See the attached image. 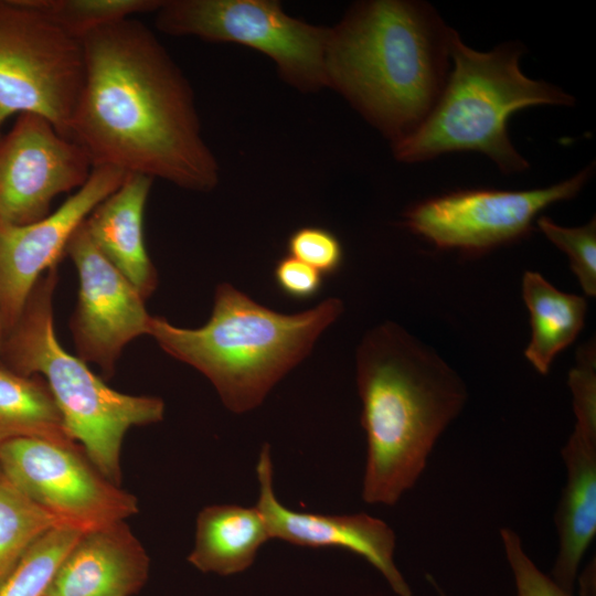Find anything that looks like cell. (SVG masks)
I'll list each match as a JSON object with an SVG mask.
<instances>
[{
    "instance_id": "obj_18",
    "label": "cell",
    "mask_w": 596,
    "mask_h": 596,
    "mask_svg": "<svg viewBox=\"0 0 596 596\" xmlns=\"http://www.w3.org/2000/svg\"><path fill=\"white\" fill-rule=\"evenodd\" d=\"M270 540L256 507L211 504L196 517L194 545L188 561L203 573L222 576L247 570L259 547Z\"/></svg>"
},
{
    "instance_id": "obj_20",
    "label": "cell",
    "mask_w": 596,
    "mask_h": 596,
    "mask_svg": "<svg viewBox=\"0 0 596 596\" xmlns=\"http://www.w3.org/2000/svg\"><path fill=\"white\" fill-rule=\"evenodd\" d=\"M73 441L45 380L0 365V444L14 438Z\"/></svg>"
},
{
    "instance_id": "obj_19",
    "label": "cell",
    "mask_w": 596,
    "mask_h": 596,
    "mask_svg": "<svg viewBox=\"0 0 596 596\" xmlns=\"http://www.w3.org/2000/svg\"><path fill=\"white\" fill-rule=\"evenodd\" d=\"M522 297L530 315L531 339L524 355L546 375L555 356L566 349L584 327L587 301L554 287L540 273L525 272Z\"/></svg>"
},
{
    "instance_id": "obj_22",
    "label": "cell",
    "mask_w": 596,
    "mask_h": 596,
    "mask_svg": "<svg viewBox=\"0 0 596 596\" xmlns=\"http://www.w3.org/2000/svg\"><path fill=\"white\" fill-rule=\"evenodd\" d=\"M83 532L58 524L40 536L0 586V596H45L62 560Z\"/></svg>"
},
{
    "instance_id": "obj_12",
    "label": "cell",
    "mask_w": 596,
    "mask_h": 596,
    "mask_svg": "<svg viewBox=\"0 0 596 596\" xmlns=\"http://www.w3.org/2000/svg\"><path fill=\"white\" fill-rule=\"evenodd\" d=\"M78 274L79 289L70 320L77 356L111 377L123 349L149 333L151 317L131 283L94 245L85 221L65 251Z\"/></svg>"
},
{
    "instance_id": "obj_1",
    "label": "cell",
    "mask_w": 596,
    "mask_h": 596,
    "mask_svg": "<svg viewBox=\"0 0 596 596\" xmlns=\"http://www.w3.org/2000/svg\"><path fill=\"white\" fill-rule=\"evenodd\" d=\"M81 41L85 78L70 139L93 168L213 190L220 169L203 139L192 88L155 33L129 18Z\"/></svg>"
},
{
    "instance_id": "obj_14",
    "label": "cell",
    "mask_w": 596,
    "mask_h": 596,
    "mask_svg": "<svg viewBox=\"0 0 596 596\" xmlns=\"http://www.w3.org/2000/svg\"><path fill=\"white\" fill-rule=\"evenodd\" d=\"M258 499L270 539L311 549H342L374 566L398 596H412L411 587L396 567V536L389 524L366 513L321 514L300 512L284 505L274 490L270 446L264 444L256 464Z\"/></svg>"
},
{
    "instance_id": "obj_16",
    "label": "cell",
    "mask_w": 596,
    "mask_h": 596,
    "mask_svg": "<svg viewBox=\"0 0 596 596\" xmlns=\"http://www.w3.org/2000/svg\"><path fill=\"white\" fill-rule=\"evenodd\" d=\"M152 181L146 175L127 174L85 220L94 245L145 300L158 286L143 238V213Z\"/></svg>"
},
{
    "instance_id": "obj_7",
    "label": "cell",
    "mask_w": 596,
    "mask_h": 596,
    "mask_svg": "<svg viewBox=\"0 0 596 596\" xmlns=\"http://www.w3.org/2000/svg\"><path fill=\"white\" fill-rule=\"evenodd\" d=\"M84 78L79 39L31 0H0V132L11 117L32 113L70 138Z\"/></svg>"
},
{
    "instance_id": "obj_10",
    "label": "cell",
    "mask_w": 596,
    "mask_h": 596,
    "mask_svg": "<svg viewBox=\"0 0 596 596\" xmlns=\"http://www.w3.org/2000/svg\"><path fill=\"white\" fill-rule=\"evenodd\" d=\"M593 167L543 189H468L430 198L406 211L405 225L440 249L483 254L528 236L542 210L578 194Z\"/></svg>"
},
{
    "instance_id": "obj_8",
    "label": "cell",
    "mask_w": 596,
    "mask_h": 596,
    "mask_svg": "<svg viewBox=\"0 0 596 596\" xmlns=\"http://www.w3.org/2000/svg\"><path fill=\"white\" fill-rule=\"evenodd\" d=\"M158 30L175 36L235 42L269 56L280 75L304 91L328 86L329 29L288 15L270 0H163Z\"/></svg>"
},
{
    "instance_id": "obj_23",
    "label": "cell",
    "mask_w": 596,
    "mask_h": 596,
    "mask_svg": "<svg viewBox=\"0 0 596 596\" xmlns=\"http://www.w3.org/2000/svg\"><path fill=\"white\" fill-rule=\"evenodd\" d=\"M71 35L82 39L106 25L140 13H155L163 0H31Z\"/></svg>"
},
{
    "instance_id": "obj_9",
    "label": "cell",
    "mask_w": 596,
    "mask_h": 596,
    "mask_svg": "<svg viewBox=\"0 0 596 596\" xmlns=\"http://www.w3.org/2000/svg\"><path fill=\"white\" fill-rule=\"evenodd\" d=\"M0 471L32 502L82 532L139 512L138 499L105 478L76 443L34 437L3 441Z\"/></svg>"
},
{
    "instance_id": "obj_26",
    "label": "cell",
    "mask_w": 596,
    "mask_h": 596,
    "mask_svg": "<svg viewBox=\"0 0 596 596\" xmlns=\"http://www.w3.org/2000/svg\"><path fill=\"white\" fill-rule=\"evenodd\" d=\"M500 536L514 577L517 596H573L538 568L525 553L517 532L502 528Z\"/></svg>"
},
{
    "instance_id": "obj_15",
    "label": "cell",
    "mask_w": 596,
    "mask_h": 596,
    "mask_svg": "<svg viewBox=\"0 0 596 596\" xmlns=\"http://www.w3.org/2000/svg\"><path fill=\"white\" fill-rule=\"evenodd\" d=\"M150 558L125 521L83 532L58 565L45 596H134Z\"/></svg>"
},
{
    "instance_id": "obj_24",
    "label": "cell",
    "mask_w": 596,
    "mask_h": 596,
    "mask_svg": "<svg viewBox=\"0 0 596 596\" xmlns=\"http://www.w3.org/2000/svg\"><path fill=\"white\" fill-rule=\"evenodd\" d=\"M539 228L567 254L572 272L587 296H596V220L578 227H563L546 216L536 219Z\"/></svg>"
},
{
    "instance_id": "obj_17",
    "label": "cell",
    "mask_w": 596,
    "mask_h": 596,
    "mask_svg": "<svg viewBox=\"0 0 596 596\" xmlns=\"http://www.w3.org/2000/svg\"><path fill=\"white\" fill-rule=\"evenodd\" d=\"M562 457L566 481L555 512L558 551L551 578L573 594L578 567L596 534V437L573 432Z\"/></svg>"
},
{
    "instance_id": "obj_2",
    "label": "cell",
    "mask_w": 596,
    "mask_h": 596,
    "mask_svg": "<svg viewBox=\"0 0 596 596\" xmlns=\"http://www.w3.org/2000/svg\"><path fill=\"white\" fill-rule=\"evenodd\" d=\"M361 425L366 435L362 499L394 505L412 489L467 389L429 347L394 322L371 329L356 350Z\"/></svg>"
},
{
    "instance_id": "obj_6",
    "label": "cell",
    "mask_w": 596,
    "mask_h": 596,
    "mask_svg": "<svg viewBox=\"0 0 596 596\" xmlns=\"http://www.w3.org/2000/svg\"><path fill=\"white\" fill-rule=\"evenodd\" d=\"M523 49L504 43L490 52L467 46L454 30L449 54L454 68L435 105L407 137L393 142L395 157L419 162L451 151H479L504 173L524 171L529 163L510 141L512 114L535 105H573L574 98L520 70Z\"/></svg>"
},
{
    "instance_id": "obj_3",
    "label": "cell",
    "mask_w": 596,
    "mask_h": 596,
    "mask_svg": "<svg viewBox=\"0 0 596 596\" xmlns=\"http://www.w3.org/2000/svg\"><path fill=\"white\" fill-rule=\"evenodd\" d=\"M453 32L424 2L356 4L329 30L328 86L396 142L421 125L438 99Z\"/></svg>"
},
{
    "instance_id": "obj_29",
    "label": "cell",
    "mask_w": 596,
    "mask_h": 596,
    "mask_svg": "<svg viewBox=\"0 0 596 596\" xmlns=\"http://www.w3.org/2000/svg\"><path fill=\"white\" fill-rule=\"evenodd\" d=\"M429 579H430L432 583L436 586V589L438 590V593L440 594V596H446V595L440 590V588L436 585V583L433 581V578L429 577Z\"/></svg>"
},
{
    "instance_id": "obj_27",
    "label": "cell",
    "mask_w": 596,
    "mask_h": 596,
    "mask_svg": "<svg viewBox=\"0 0 596 596\" xmlns=\"http://www.w3.org/2000/svg\"><path fill=\"white\" fill-rule=\"evenodd\" d=\"M274 279L281 292L297 300L317 296L322 287V275L318 270L289 255L276 263Z\"/></svg>"
},
{
    "instance_id": "obj_4",
    "label": "cell",
    "mask_w": 596,
    "mask_h": 596,
    "mask_svg": "<svg viewBox=\"0 0 596 596\" xmlns=\"http://www.w3.org/2000/svg\"><path fill=\"white\" fill-rule=\"evenodd\" d=\"M343 309L341 299L330 297L308 310L281 313L222 283L205 324L189 329L152 316L148 336L166 353L201 372L227 409L243 414L258 407L309 355Z\"/></svg>"
},
{
    "instance_id": "obj_21",
    "label": "cell",
    "mask_w": 596,
    "mask_h": 596,
    "mask_svg": "<svg viewBox=\"0 0 596 596\" xmlns=\"http://www.w3.org/2000/svg\"><path fill=\"white\" fill-rule=\"evenodd\" d=\"M58 524L55 517L28 499L0 471V586L33 543Z\"/></svg>"
},
{
    "instance_id": "obj_28",
    "label": "cell",
    "mask_w": 596,
    "mask_h": 596,
    "mask_svg": "<svg viewBox=\"0 0 596 596\" xmlns=\"http://www.w3.org/2000/svg\"><path fill=\"white\" fill-rule=\"evenodd\" d=\"M2 341H3V332L1 330V327H0V365L1 364V348H2Z\"/></svg>"
},
{
    "instance_id": "obj_11",
    "label": "cell",
    "mask_w": 596,
    "mask_h": 596,
    "mask_svg": "<svg viewBox=\"0 0 596 596\" xmlns=\"http://www.w3.org/2000/svg\"><path fill=\"white\" fill-rule=\"evenodd\" d=\"M92 170L84 149L46 118L18 115L0 132V221L25 225L45 217L53 200L79 189Z\"/></svg>"
},
{
    "instance_id": "obj_5",
    "label": "cell",
    "mask_w": 596,
    "mask_h": 596,
    "mask_svg": "<svg viewBox=\"0 0 596 596\" xmlns=\"http://www.w3.org/2000/svg\"><path fill=\"white\" fill-rule=\"evenodd\" d=\"M57 283V267L39 278L18 320L3 336L1 364L21 375L45 380L68 437L105 478L120 486L126 433L134 426L161 422L164 403L157 396L115 391L61 345L53 316Z\"/></svg>"
},
{
    "instance_id": "obj_13",
    "label": "cell",
    "mask_w": 596,
    "mask_h": 596,
    "mask_svg": "<svg viewBox=\"0 0 596 596\" xmlns=\"http://www.w3.org/2000/svg\"><path fill=\"white\" fill-rule=\"evenodd\" d=\"M126 173L94 167L86 182L45 217L25 225L0 221V327L18 320L32 288L57 267L66 246L89 213L123 183Z\"/></svg>"
},
{
    "instance_id": "obj_25",
    "label": "cell",
    "mask_w": 596,
    "mask_h": 596,
    "mask_svg": "<svg viewBox=\"0 0 596 596\" xmlns=\"http://www.w3.org/2000/svg\"><path fill=\"white\" fill-rule=\"evenodd\" d=\"M288 255L304 262L321 275L337 273L343 263V247L339 238L320 226H304L287 240Z\"/></svg>"
}]
</instances>
